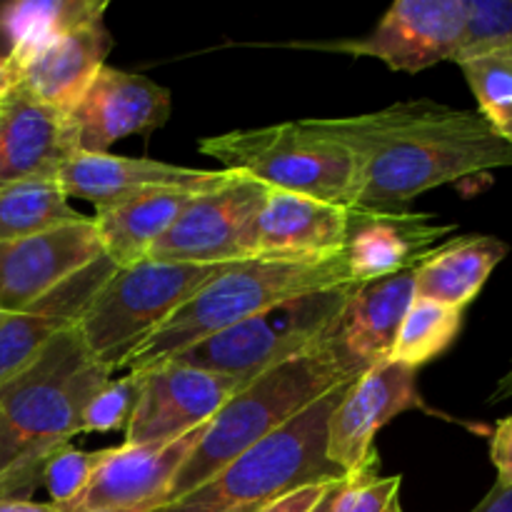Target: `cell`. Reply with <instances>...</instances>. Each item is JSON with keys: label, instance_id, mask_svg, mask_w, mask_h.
I'll return each instance as SVG.
<instances>
[{"label": "cell", "instance_id": "1", "mask_svg": "<svg viewBox=\"0 0 512 512\" xmlns=\"http://www.w3.org/2000/svg\"><path fill=\"white\" fill-rule=\"evenodd\" d=\"M315 120L358 158V210L400 213L428 190L512 165V148L478 110L435 100H400L375 113Z\"/></svg>", "mask_w": 512, "mask_h": 512}, {"label": "cell", "instance_id": "2", "mask_svg": "<svg viewBox=\"0 0 512 512\" xmlns=\"http://www.w3.org/2000/svg\"><path fill=\"white\" fill-rule=\"evenodd\" d=\"M113 378L75 328L0 383V498L30 500L48 460L80 435L83 410Z\"/></svg>", "mask_w": 512, "mask_h": 512}, {"label": "cell", "instance_id": "3", "mask_svg": "<svg viewBox=\"0 0 512 512\" xmlns=\"http://www.w3.org/2000/svg\"><path fill=\"white\" fill-rule=\"evenodd\" d=\"M360 375L363 370L350 363L328 335L308 353L250 380L210 420L200 443L170 483L165 505L193 493L240 453L288 425L323 395L353 383Z\"/></svg>", "mask_w": 512, "mask_h": 512}, {"label": "cell", "instance_id": "4", "mask_svg": "<svg viewBox=\"0 0 512 512\" xmlns=\"http://www.w3.org/2000/svg\"><path fill=\"white\" fill-rule=\"evenodd\" d=\"M350 283L353 278L345 253L328 258H253L235 263L175 310L168 323L130 355L125 370L145 373L283 300Z\"/></svg>", "mask_w": 512, "mask_h": 512}, {"label": "cell", "instance_id": "5", "mask_svg": "<svg viewBox=\"0 0 512 512\" xmlns=\"http://www.w3.org/2000/svg\"><path fill=\"white\" fill-rule=\"evenodd\" d=\"M348 385L323 395L208 483L158 512H255L303 485L343 480L345 475L328 460V420Z\"/></svg>", "mask_w": 512, "mask_h": 512}, {"label": "cell", "instance_id": "6", "mask_svg": "<svg viewBox=\"0 0 512 512\" xmlns=\"http://www.w3.org/2000/svg\"><path fill=\"white\" fill-rule=\"evenodd\" d=\"M198 148L203 155L220 160L223 170L248 175L270 190L308 195L340 208H358V158L343 140L320 128L315 118L230 130L200 138Z\"/></svg>", "mask_w": 512, "mask_h": 512}, {"label": "cell", "instance_id": "7", "mask_svg": "<svg viewBox=\"0 0 512 512\" xmlns=\"http://www.w3.org/2000/svg\"><path fill=\"white\" fill-rule=\"evenodd\" d=\"M233 265L143 260L133 268H115L88 303L75 333L85 350L115 375L150 335L168 323L175 310Z\"/></svg>", "mask_w": 512, "mask_h": 512}, {"label": "cell", "instance_id": "8", "mask_svg": "<svg viewBox=\"0 0 512 512\" xmlns=\"http://www.w3.org/2000/svg\"><path fill=\"white\" fill-rule=\"evenodd\" d=\"M355 283L315 290L283 300L203 343L193 345L170 363L228 375L248 385L258 375L278 368L285 360L308 353L333 330Z\"/></svg>", "mask_w": 512, "mask_h": 512}, {"label": "cell", "instance_id": "9", "mask_svg": "<svg viewBox=\"0 0 512 512\" xmlns=\"http://www.w3.org/2000/svg\"><path fill=\"white\" fill-rule=\"evenodd\" d=\"M268 185L235 173L220 188L195 195L148 260L183 265H233L258 258V215Z\"/></svg>", "mask_w": 512, "mask_h": 512}, {"label": "cell", "instance_id": "10", "mask_svg": "<svg viewBox=\"0 0 512 512\" xmlns=\"http://www.w3.org/2000/svg\"><path fill=\"white\" fill-rule=\"evenodd\" d=\"M468 18V0H398L363 38L290 43V48L328 50L383 60L390 70L420 73L453 60Z\"/></svg>", "mask_w": 512, "mask_h": 512}, {"label": "cell", "instance_id": "11", "mask_svg": "<svg viewBox=\"0 0 512 512\" xmlns=\"http://www.w3.org/2000/svg\"><path fill=\"white\" fill-rule=\"evenodd\" d=\"M245 385L228 375L163 363L140 373V393L123 445L168 443L203 428Z\"/></svg>", "mask_w": 512, "mask_h": 512}, {"label": "cell", "instance_id": "12", "mask_svg": "<svg viewBox=\"0 0 512 512\" xmlns=\"http://www.w3.org/2000/svg\"><path fill=\"white\" fill-rule=\"evenodd\" d=\"M205 428L168 443L98 450L90 483L60 512H158L170 483L203 438Z\"/></svg>", "mask_w": 512, "mask_h": 512}, {"label": "cell", "instance_id": "13", "mask_svg": "<svg viewBox=\"0 0 512 512\" xmlns=\"http://www.w3.org/2000/svg\"><path fill=\"white\" fill-rule=\"evenodd\" d=\"M105 258L93 218L0 243V315L30 308L75 273Z\"/></svg>", "mask_w": 512, "mask_h": 512}, {"label": "cell", "instance_id": "14", "mask_svg": "<svg viewBox=\"0 0 512 512\" xmlns=\"http://www.w3.org/2000/svg\"><path fill=\"white\" fill-rule=\"evenodd\" d=\"M428 410L418 390V370L383 363L348 385L328 420V460L343 475L355 473L375 453V435L400 413Z\"/></svg>", "mask_w": 512, "mask_h": 512}, {"label": "cell", "instance_id": "15", "mask_svg": "<svg viewBox=\"0 0 512 512\" xmlns=\"http://www.w3.org/2000/svg\"><path fill=\"white\" fill-rule=\"evenodd\" d=\"M170 118V90L145 75L103 65L68 113L78 153H108L128 135H148Z\"/></svg>", "mask_w": 512, "mask_h": 512}, {"label": "cell", "instance_id": "16", "mask_svg": "<svg viewBox=\"0 0 512 512\" xmlns=\"http://www.w3.org/2000/svg\"><path fill=\"white\" fill-rule=\"evenodd\" d=\"M235 173L230 170H203L170 165L163 160L125 158L110 153H75L58 170L55 183L65 198H80L95 208L120 203L135 195L158 193V190H185V193H210L220 188Z\"/></svg>", "mask_w": 512, "mask_h": 512}, {"label": "cell", "instance_id": "17", "mask_svg": "<svg viewBox=\"0 0 512 512\" xmlns=\"http://www.w3.org/2000/svg\"><path fill=\"white\" fill-rule=\"evenodd\" d=\"M455 230L458 225L438 223L435 215L410 208L400 213L355 208L345 243L350 278L358 285L415 270Z\"/></svg>", "mask_w": 512, "mask_h": 512}, {"label": "cell", "instance_id": "18", "mask_svg": "<svg viewBox=\"0 0 512 512\" xmlns=\"http://www.w3.org/2000/svg\"><path fill=\"white\" fill-rule=\"evenodd\" d=\"M75 153L78 143L68 115L13 85L0 103V188L25 180H55Z\"/></svg>", "mask_w": 512, "mask_h": 512}, {"label": "cell", "instance_id": "19", "mask_svg": "<svg viewBox=\"0 0 512 512\" xmlns=\"http://www.w3.org/2000/svg\"><path fill=\"white\" fill-rule=\"evenodd\" d=\"M115 273L108 258L95 260L58 288L50 290L30 308L0 320V383L23 370L55 335L70 330L83 318L85 308L100 285Z\"/></svg>", "mask_w": 512, "mask_h": 512}, {"label": "cell", "instance_id": "20", "mask_svg": "<svg viewBox=\"0 0 512 512\" xmlns=\"http://www.w3.org/2000/svg\"><path fill=\"white\" fill-rule=\"evenodd\" d=\"M415 298V270L358 283L345 300L330 338L340 353L370 370L390 360L405 313Z\"/></svg>", "mask_w": 512, "mask_h": 512}, {"label": "cell", "instance_id": "21", "mask_svg": "<svg viewBox=\"0 0 512 512\" xmlns=\"http://www.w3.org/2000/svg\"><path fill=\"white\" fill-rule=\"evenodd\" d=\"M115 40L103 20L80 25L40 48L23 63L10 65L15 85L38 103L68 115L105 65Z\"/></svg>", "mask_w": 512, "mask_h": 512}, {"label": "cell", "instance_id": "22", "mask_svg": "<svg viewBox=\"0 0 512 512\" xmlns=\"http://www.w3.org/2000/svg\"><path fill=\"white\" fill-rule=\"evenodd\" d=\"M350 208L268 190L258 215V258H328L345 253Z\"/></svg>", "mask_w": 512, "mask_h": 512}, {"label": "cell", "instance_id": "23", "mask_svg": "<svg viewBox=\"0 0 512 512\" xmlns=\"http://www.w3.org/2000/svg\"><path fill=\"white\" fill-rule=\"evenodd\" d=\"M195 195L203 193L158 190L95 208L93 223L98 228L105 258L115 268H133L148 260L150 248L168 233L170 225L180 218Z\"/></svg>", "mask_w": 512, "mask_h": 512}, {"label": "cell", "instance_id": "24", "mask_svg": "<svg viewBox=\"0 0 512 512\" xmlns=\"http://www.w3.org/2000/svg\"><path fill=\"white\" fill-rule=\"evenodd\" d=\"M505 255L508 245L495 235L445 240L415 268V298L465 310Z\"/></svg>", "mask_w": 512, "mask_h": 512}, {"label": "cell", "instance_id": "25", "mask_svg": "<svg viewBox=\"0 0 512 512\" xmlns=\"http://www.w3.org/2000/svg\"><path fill=\"white\" fill-rule=\"evenodd\" d=\"M108 0H13L0 5V38L8 63L18 65L60 35L103 20Z\"/></svg>", "mask_w": 512, "mask_h": 512}, {"label": "cell", "instance_id": "26", "mask_svg": "<svg viewBox=\"0 0 512 512\" xmlns=\"http://www.w3.org/2000/svg\"><path fill=\"white\" fill-rule=\"evenodd\" d=\"M85 218L55 180H25L0 188V243L28 238L55 225Z\"/></svg>", "mask_w": 512, "mask_h": 512}, {"label": "cell", "instance_id": "27", "mask_svg": "<svg viewBox=\"0 0 512 512\" xmlns=\"http://www.w3.org/2000/svg\"><path fill=\"white\" fill-rule=\"evenodd\" d=\"M463 320L465 310L413 298L398 330V338H395L390 363L408 365L413 370L433 363L458 340Z\"/></svg>", "mask_w": 512, "mask_h": 512}, {"label": "cell", "instance_id": "28", "mask_svg": "<svg viewBox=\"0 0 512 512\" xmlns=\"http://www.w3.org/2000/svg\"><path fill=\"white\" fill-rule=\"evenodd\" d=\"M485 123L512 148V43L458 58Z\"/></svg>", "mask_w": 512, "mask_h": 512}, {"label": "cell", "instance_id": "29", "mask_svg": "<svg viewBox=\"0 0 512 512\" xmlns=\"http://www.w3.org/2000/svg\"><path fill=\"white\" fill-rule=\"evenodd\" d=\"M378 450L355 473L345 475L333 512H393L400 508V475H378Z\"/></svg>", "mask_w": 512, "mask_h": 512}, {"label": "cell", "instance_id": "30", "mask_svg": "<svg viewBox=\"0 0 512 512\" xmlns=\"http://www.w3.org/2000/svg\"><path fill=\"white\" fill-rule=\"evenodd\" d=\"M140 393V373L110 378L83 410L80 433H110L128 425Z\"/></svg>", "mask_w": 512, "mask_h": 512}, {"label": "cell", "instance_id": "31", "mask_svg": "<svg viewBox=\"0 0 512 512\" xmlns=\"http://www.w3.org/2000/svg\"><path fill=\"white\" fill-rule=\"evenodd\" d=\"M503 43H512V0H468L463 38L450 63Z\"/></svg>", "mask_w": 512, "mask_h": 512}, {"label": "cell", "instance_id": "32", "mask_svg": "<svg viewBox=\"0 0 512 512\" xmlns=\"http://www.w3.org/2000/svg\"><path fill=\"white\" fill-rule=\"evenodd\" d=\"M95 460H98V453L75 450L73 445L58 450L48 460V465L43 470V483L40 485H45V490L50 495V503L55 508H63V505L73 503L83 493L95 470Z\"/></svg>", "mask_w": 512, "mask_h": 512}, {"label": "cell", "instance_id": "33", "mask_svg": "<svg viewBox=\"0 0 512 512\" xmlns=\"http://www.w3.org/2000/svg\"><path fill=\"white\" fill-rule=\"evenodd\" d=\"M335 483H340V480H333V483L303 485V488H295L290 490V493L280 495V498L270 500L268 505H263V508L255 512H313Z\"/></svg>", "mask_w": 512, "mask_h": 512}, {"label": "cell", "instance_id": "34", "mask_svg": "<svg viewBox=\"0 0 512 512\" xmlns=\"http://www.w3.org/2000/svg\"><path fill=\"white\" fill-rule=\"evenodd\" d=\"M490 460L498 473V488L512 485V415L498 420L493 435H490Z\"/></svg>", "mask_w": 512, "mask_h": 512}, {"label": "cell", "instance_id": "35", "mask_svg": "<svg viewBox=\"0 0 512 512\" xmlns=\"http://www.w3.org/2000/svg\"><path fill=\"white\" fill-rule=\"evenodd\" d=\"M473 512H512V485L510 488H498L495 485Z\"/></svg>", "mask_w": 512, "mask_h": 512}, {"label": "cell", "instance_id": "36", "mask_svg": "<svg viewBox=\"0 0 512 512\" xmlns=\"http://www.w3.org/2000/svg\"><path fill=\"white\" fill-rule=\"evenodd\" d=\"M0 512H60L53 503H35V500L0 498Z\"/></svg>", "mask_w": 512, "mask_h": 512}, {"label": "cell", "instance_id": "37", "mask_svg": "<svg viewBox=\"0 0 512 512\" xmlns=\"http://www.w3.org/2000/svg\"><path fill=\"white\" fill-rule=\"evenodd\" d=\"M510 398H512V365H510L508 373L498 380V385H495L493 395H490V403L498 405V403H503V400H510Z\"/></svg>", "mask_w": 512, "mask_h": 512}, {"label": "cell", "instance_id": "38", "mask_svg": "<svg viewBox=\"0 0 512 512\" xmlns=\"http://www.w3.org/2000/svg\"><path fill=\"white\" fill-rule=\"evenodd\" d=\"M13 85H15L13 68H10V63H8V58H5V55H0V103H3L5 95L13 90Z\"/></svg>", "mask_w": 512, "mask_h": 512}, {"label": "cell", "instance_id": "39", "mask_svg": "<svg viewBox=\"0 0 512 512\" xmlns=\"http://www.w3.org/2000/svg\"><path fill=\"white\" fill-rule=\"evenodd\" d=\"M343 480H345V478H343ZM343 480H340V483H343ZM340 483H335L333 488L328 490V495H325V498L320 500L318 508H315L313 512H333V508H335V498H338V488H340Z\"/></svg>", "mask_w": 512, "mask_h": 512}, {"label": "cell", "instance_id": "40", "mask_svg": "<svg viewBox=\"0 0 512 512\" xmlns=\"http://www.w3.org/2000/svg\"><path fill=\"white\" fill-rule=\"evenodd\" d=\"M393 512H403V508H395V510H393Z\"/></svg>", "mask_w": 512, "mask_h": 512}, {"label": "cell", "instance_id": "41", "mask_svg": "<svg viewBox=\"0 0 512 512\" xmlns=\"http://www.w3.org/2000/svg\"><path fill=\"white\" fill-rule=\"evenodd\" d=\"M0 320H3V315H0Z\"/></svg>", "mask_w": 512, "mask_h": 512}]
</instances>
